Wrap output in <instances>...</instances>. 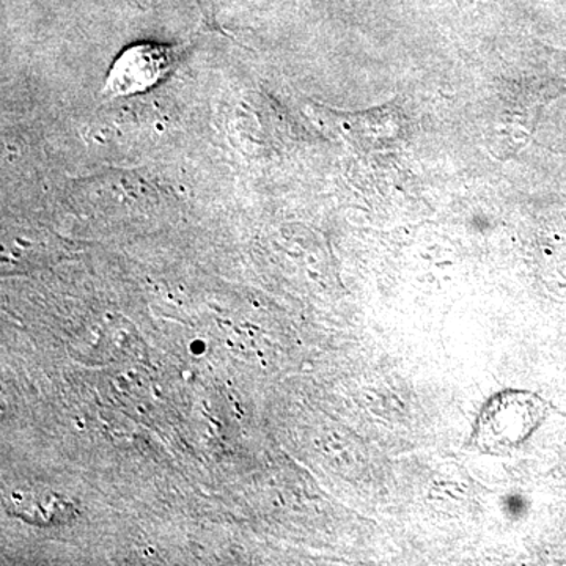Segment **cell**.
I'll return each mask as SVG.
<instances>
[{
	"label": "cell",
	"instance_id": "1",
	"mask_svg": "<svg viewBox=\"0 0 566 566\" xmlns=\"http://www.w3.org/2000/svg\"><path fill=\"white\" fill-rule=\"evenodd\" d=\"M549 405L527 390L494 394L483 405L472 430V444L486 455H510L542 427Z\"/></svg>",
	"mask_w": 566,
	"mask_h": 566
},
{
	"label": "cell",
	"instance_id": "2",
	"mask_svg": "<svg viewBox=\"0 0 566 566\" xmlns=\"http://www.w3.org/2000/svg\"><path fill=\"white\" fill-rule=\"evenodd\" d=\"M172 48L163 44H136L123 52L107 74L106 92L114 96L148 91L174 65Z\"/></svg>",
	"mask_w": 566,
	"mask_h": 566
},
{
	"label": "cell",
	"instance_id": "3",
	"mask_svg": "<svg viewBox=\"0 0 566 566\" xmlns=\"http://www.w3.org/2000/svg\"><path fill=\"white\" fill-rule=\"evenodd\" d=\"M10 512L21 520L40 526H55L73 520L76 509L70 499L50 491L14 495Z\"/></svg>",
	"mask_w": 566,
	"mask_h": 566
}]
</instances>
